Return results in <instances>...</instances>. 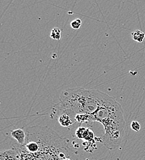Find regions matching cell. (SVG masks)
<instances>
[{
  "label": "cell",
  "mask_w": 145,
  "mask_h": 160,
  "mask_svg": "<svg viewBox=\"0 0 145 160\" xmlns=\"http://www.w3.org/2000/svg\"><path fill=\"white\" fill-rule=\"evenodd\" d=\"M19 154L15 150H1L0 160H18Z\"/></svg>",
  "instance_id": "obj_4"
},
{
  "label": "cell",
  "mask_w": 145,
  "mask_h": 160,
  "mask_svg": "<svg viewBox=\"0 0 145 160\" xmlns=\"http://www.w3.org/2000/svg\"><path fill=\"white\" fill-rule=\"evenodd\" d=\"M27 148L30 152H35L38 150V145L35 143H31L27 145Z\"/></svg>",
  "instance_id": "obj_10"
},
{
  "label": "cell",
  "mask_w": 145,
  "mask_h": 160,
  "mask_svg": "<svg viewBox=\"0 0 145 160\" xmlns=\"http://www.w3.org/2000/svg\"><path fill=\"white\" fill-rule=\"evenodd\" d=\"M11 137L15 139L17 142L21 145H22L25 143L26 140V134L25 132L22 129H17L14 131H12L11 133Z\"/></svg>",
  "instance_id": "obj_5"
},
{
  "label": "cell",
  "mask_w": 145,
  "mask_h": 160,
  "mask_svg": "<svg viewBox=\"0 0 145 160\" xmlns=\"http://www.w3.org/2000/svg\"><path fill=\"white\" fill-rule=\"evenodd\" d=\"M132 36L134 41L138 43H142L145 39V33L140 30H136L133 31L132 33Z\"/></svg>",
  "instance_id": "obj_6"
},
{
  "label": "cell",
  "mask_w": 145,
  "mask_h": 160,
  "mask_svg": "<svg viewBox=\"0 0 145 160\" xmlns=\"http://www.w3.org/2000/svg\"><path fill=\"white\" fill-rule=\"evenodd\" d=\"M108 96L99 91L83 87L67 89L60 93L59 102L53 110L66 113L75 120L77 115L94 113Z\"/></svg>",
  "instance_id": "obj_2"
},
{
  "label": "cell",
  "mask_w": 145,
  "mask_h": 160,
  "mask_svg": "<svg viewBox=\"0 0 145 160\" xmlns=\"http://www.w3.org/2000/svg\"><path fill=\"white\" fill-rule=\"evenodd\" d=\"M50 37L55 40H60L61 38V30L57 27L53 28L50 33Z\"/></svg>",
  "instance_id": "obj_7"
},
{
  "label": "cell",
  "mask_w": 145,
  "mask_h": 160,
  "mask_svg": "<svg viewBox=\"0 0 145 160\" xmlns=\"http://www.w3.org/2000/svg\"><path fill=\"white\" fill-rule=\"evenodd\" d=\"M82 21L80 19H77L71 22L70 26L74 30H79L82 26Z\"/></svg>",
  "instance_id": "obj_8"
},
{
  "label": "cell",
  "mask_w": 145,
  "mask_h": 160,
  "mask_svg": "<svg viewBox=\"0 0 145 160\" xmlns=\"http://www.w3.org/2000/svg\"><path fill=\"white\" fill-rule=\"evenodd\" d=\"M131 128L135 132H138L141 129V125L140 123L137 121H133L131 123Z\"/></svg>",
  "instance_id": "obj_9"
},
{
  "label": "cell",
  "mask_w": 145,
  "mask_h": 160,
  "mask_svg": "<svg viewBox=\"0 0 145 160\" xmlns=\"http://www.w3.org/2000/svg\"><path fill=\"white\" fill-rule=\"evenodd\" d=\"M53 112L55 113L58 117V121L59 124L64 127H68L75 123V120L70 116L69 115L67 114L66 113L59 111H55Z\"/></svg>",
  "instance_id": "obj_3"
},
{
  "label": "cell",
  "mask_w": 145,
  "mask_h": 160,
  "mask_svg": "<svg viewBox=\"0 0 145 160\" xmlns=\"http://www.w3.org/2000/svg\"><path fill=\"white\" fill-rule=\"evenodd\" d=\"M90 117L91 121H98L104 127V146L109 150L118 148L125 135V121L122 107L115 98L108 95Z\"/></svg>",
  "instance_id": "obj_1"
}]
</instances>
